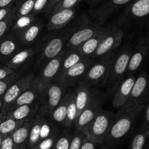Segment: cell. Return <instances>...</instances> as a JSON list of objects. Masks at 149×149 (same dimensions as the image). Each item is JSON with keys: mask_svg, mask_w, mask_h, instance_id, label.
I'll return each mask as SVG.
<instances>
[{"mask_svg": "<svg viewBox=\"0 0 149 149\" xmlns=\"http://www.w3.org/2000/svg\"><path fill=\"white\" fill-rule=\"evenodd\" d=\"M25 120H16L0 113V134L4 137L11 135Z\"/></svg>", "mask_w": 149, "mask_h": 149, "instance_id": "30", "label": "cell"}, {"mask_svg": "<svg viewBox=\"0 0 149 149\" xmlns=\"http://www.w3.org/2000/svg\"><path fill=\"white\" fill-rule=\"evenodd\" d=\"M49 0H35L31 14L37 16L43 11L45 12Z\"/></svg>", "mask_w": 149, "mask_h": 149, "instance_id": "41", "label": "cell"}, {"mask_svg": "<svg viewBox=\"0 0 149 149\" xmlns=\"http://www.w3.org/2000/svg\"><path fill=\"white\" fill-rule=\"evenodd\" d=\"M71 28L58 33H52L43 38L37 46L38 56L35 67L41 68L46 63L58 56L64 49L68 38L76 29Z\"/></svg>", "mask_w": 149, "mask_h": 149, "instance_id": "2", "label": "cell"}, {"mask_svg": "<svg viewBox=\"0 0 149 149\" xmlns=\"http://www.w3.org/2000/svg\"><path fill=\"white\" fill-rule=\"evenodd\" d=\"M148 51V43L147 39H142L132 49L128 63L127 76H132L139 69L141 64L146 57Z\"/></svg>", "mask_w": 149, "mask_h": 149, "instance_id": "15", "label": "cell"}, {"mask_svg": "<svg viewBox=\"0 0 149 149\" xmlns=\"http://www.w3.org/2000/svg\"><path fill=\"white\" fill-rule=\"evenodd\" d=\"M45 24L41 19L36 18L30 26L23 30L14 33L24 47H30L40 35Z\"/></svg>", "mask_w": 149, "mask_h": 149, "instance_id": "19", "label": "cell"}, {"mask_svg": "<svg viewBox=\"0 0 149 149\" xmlns=\"http://www.w3.org/2000/svg\"><path fill=\"white\" fill-rule=\"evenodd\" d=\"M65 51L66 49H64L58 56L46 63L41 68L39 75L35 76L34 81L40 92L46 86L56 80L59 74L61 63Z\"/></svg>", "mask_w": 149, "mask_h": 149, "instance_id": "9", "label": "cell"}, {"mask_svg": "<svg viewBox=\"0 0 149 149\" xmlns=\"http://www.w3.org/2000/svg\"><path fill=\"white\" fill-rule=\"evenodd\" d=\"M36 18H37V17L32 14H29L26 16H22V17H16L14 23L12 26L10 32V33H15L17 32L23 30V29L27 28L29 26H30Z\"/></svg>", "mask_w": 149, "mask_h": 149, "instance_id": "33", "label": "cell"}, {"mask_svg": "<svg viewBox=\"0 0 149 149\" xmlns=\"http://www.w3.org/2000/svg\"><path fill=\"white\" fill-rule=\"evenodd\" d=\"M94 60L90 58H84L78 63L74 64L73 66L70 67L65 70L63 73L60 74L57 77L56 80L62 84L69 87L74 84L77 80L79 79L81 77H84L86 71L91 65Z\"/></svg>", "mask_w": 149, "mask_h": 149, "instance_id": "12", "label": "cell"}, {"mask_svg": "<svg viewBox=\"0 0 149 149\" xmlns=\"http://www.w3.org/2000/svg\"><path fill=\"white\" fill-rule=\"evenodd\" d=\"M102 0H87V3L90 4H96L97 3L100 2Z\"/></svg>", "mask_w": 149, "mask_h": 149, "instance_id": "49", "label": "cell"}, {"mask_svg": "<svg viewBox=\"0 0 149 149\" xmlns=\"http://www.w3.org/2000/svg\"><path fill=\"white\" fill-rule=\"evenodd\" d=\"M23 48L24 47L14 33L9 32L0 38V64L7 63L16 52Z\"/></svg>", "mask_w": 149, "mask_h": 149, "instance_id": "17", "label": "cell"}, {"mask_svg": "<svg viewBox=\"0 0 149 149\" xmlns=\"http://www.w3.org/2000/svg\"><path fill=\"white\" fill-rule=\"evenodd\" d=\"M68 87L57 80L46 86L40 93L38 111L49 116L52 111L62 100L68 91Z\"/></svg>", "mask_w": 149, "mask_h": 149, "instance_id": "5", "label": "cell"}, {"mask_svg": "<svg viewBox=\"0 0 149 149\" xmlns=\"http://www.w3.org/2000/svg\"><path fill=\"white\" fill-rule=\"evenodd\" d=\"M149 135V128L146 127L141 124L138 131L135 132L131 139L128 146V149H146L148 147V141Z\"/></svg>", "mask_w": 149, "mask_h": 149, "instance_id": "29", "label": "cell"}, {"mask_svg": "<svg viewBox=\"0 0 149 149\" xmlns=\"http://www.w3.org/2000/svg\"><path fill=\"white\" fill-rule=\"evenodd\" d=\"M106 30H107V27L104 26L103 29H100L98 32H97L94 36L87 39L86 42L81 44L76 49L84 58H91L92 55L95 52L96 49L98 47L100 41L103 39V36L106 34Z\"/></svg>", "mask_w": 149, "mask_h": 149, "instance_id": "26", "label": "cell"}, {"mask_svg": "<svg viewBox=\"0 0 149 149\" xmlns=\"http://www.w3.org/2000/svg\"><path fill=\"white\" fill-rule=\"evenodd\" d=\"M95 91V90H93L92 85L86 82L84 80H82L79 83L77 88L74 90L75 103L77 109V117L89 103Z\"/></svg>", "mask_w": 149, "mask_h": 149, "instance_id": "22", "label": "cell"}, {"mask_svg": "<svg viewBox=\"0 0 149 149\" xmlns=\"http://www.w3.org/2000/svg\"><path fill=\"white\" fill-rule=\"evenodd\" d=\"M125 33L122 29L116 25H112L107 27L106 33L100 41L95 52L92 55L91 58L96 59L106 55L111 51L116 50L120 46L123 40Z\"/></svg>", "mask_w": 149, "mask_h": 149, "instance_id": "8", "label": "cell"}, {"mask_svg": "<svg viewBox=\"0 0 149 149\" xmlns=\"http://www.w3.org/2000/svg\"><path fill=\"white\" fill-rule=\"evenodd\" d=\"M40 90L38 88L37 85L33 80V83L19 95L11 103L8 105L5 109L7 110L14 109L22 105H30L39 103V97H40Z\"/></svg>", "mask_w": 149, "mask_h": 149, "instance_id": "21", "label": "cell"}, {"mask_svg": "<svg viewBox=\"0 0 149 149\" xmlns=\"http://www.w3.org/2000/svg\"><path fill=\"white\" fill-rule=\"evenodd\" d=\"M39 110V103L30 105H22L14 109H2L0 113L16 120H26L32 118Z\"/></svg>", "mask_w": 149, "mask_h": 149, "instance_id": "24", "label": "cell"}, {"mask_svg": "<svg viewBox=\"0 0 149 149\" xmlns=\"http://www.w3.org/2000/svg\"><path fill=\"white\" fill-rule=\"evenodd\" d=\"M103 27V23L94 21V23H86L79 29H76L68 38L65 45V48L66 49H76Z\"/></svg>", "mask_w": 149, "mask_h": 149, "instance_id": "11", "label": "cell"}, {"mask_svg": "<svg viewBox=\"0 0 149 149\" xmlns=\"http://www.w3.org/2000/svg\"><path fill=\"white\" fill-rule=\"evenodd\" d=\"M16 0H0V8L7 7L10 4H15Z\"/></svg>", "mask_w": 149, "mask_h": 149, "instance_id": "48", "label": "cell"}, {"mask_svg": "<svg viewBox=\"0 0 149 149\" xmlns=\"http://www.w3.org/2000/svg\"><path fill=\"white\" fill-rule=\"evenodd\" d=\"M113 119V112L102 109L87 127L85 131L86 136L97 144H103Z\"/></svg>", "mask_w": 149, "mask_h": 149, "instance_id": "6", "label": "cell"}, {"mask_svg": "<svg viewBox=\"0 0 149 149\" xmlns=\"http://www.w3.org/2000/svg\"><path fill=\"white\" fill-rule=\"evenodd\" d=\"M23 1H24V0H16L15 3V5L17 6L19 4H20V3H21Z\"/></svg>", "mask_w": 149, "mask_h": 149, "instance_id": "51", "label": "cell"}, {"mask_svg": "<svg viewBox=\"0 0 149 149\" xmlns=\"http://www.w3.org/2000/svg\"><path fill=\"white\" fill-rule=\"evenodd\" d=\"M132 49V47L130 45H125L121 48L120 50L116 52L109 77L104 84L106 86L108 92L110 94L113 95L114 93L116 87L126 77Z\"/></svg>", "mask_w": 149, "mask_h": 149, "instance_id": "3", "label": "cell"}, {"mask_svg": "<svg viewBox=\"0 0 149 149\" xmlns=\"http://www.w3.org/2000/svg\"><path fill=\"white\" fill-rule=\"evenodd\" d=\"M71 92L72 90L67 91L64 97H63L62 100L48 116L49 119L52 121V122H54L58 126H61L62 127H64V125H65L67 107H68V103L69 101L70 97H71Z\"/></svg>", "mask_w": 149, "mask_h": 149, "instance_id": "27", "label": "cell"}, {"mask_svg": "<svg viewBox=\"0 0 149 149\" xmlns=\"http://www.w3.org/2000/svg\"><path fill=\"white\" fill-rule=\"evenodd\" d=\"M96 146H97L96 143L93 142L86 136L79 149H96Z\"/></svg>", "mask_w": 149, "mask_h": 149, "instance_id": "45", "label": "cell"}, {"mask_svg": "<svg viewBox=\"0 0 149 149\" xmlns=\"http://www.w3.org/2000/svg\"><path fill=\"white\" fill-rule=\"evenodd\" d=\"M23 74H25V73L23 70H19V71L13 73L6 78L0 80V97H2L3 95L7 91V89L10 87V85L13 82H15L17 79L20 78Z\"/></svg>", "mask_w": 149, "mask_h": 149, "instance_id": "36", "label": "cell"}, {"mask_svg": "<svg viewBox=\"0 0 149 149\" xmlns=\"http://www.w3.org/2000/svg\"><path fill=\"white\" fill-rule=\"evenodd\" d=\"M83 58H84V57H83L77 49H66L63 58L58 76L63 73L65 70L69 68L70 67L73 66L79 61L82 60Z\"/></svg>", "mask_w": 149, "mask_h": 149, "instance_id": "31", "label": "cell"}, {"mask_svg": "<svg viewBox=\"0 0 149 149\" xmlns=\"http://www.w3.org/2000/svg\"><path fill=\"white\" fill-rule=\"evenodd\" d=\"M148 100V78L144 71L135 77L133 86L126 103L122 108L130 107L135 105L145 104Z\"/></svg>", "mask_w": 149, "mask_h": 149, "instance_id": "10", "label": "cell"}, {"mask_svg": "<svg viewBox=\"0 0 149 149\" xmlns=\"http://www.w3.org/2000/svg\"><path fill=\"white\" fill-rule=\"evenodd\" d=\"M132 0H108L93 12V17L95 21L103 23L109 18L113 13L127 5Z\"/></svg>", "mask_w": 149, "mask_h": 149, "instance_id": "16", "label": "cell"}, {"mask_svg": "<svg viewBox=\"0 0 149 149\" xmlns=\"http://www.w3.org/2000/svg\"><path fill=\"white\" fill-rule=\"evenodd\" d=\"M0 149H15L11 135L2 137Z\"/></svg>", "mask_w": 149, "mask_h": 149, "instance_id": "42", "label": "cell"}, {"mask_svg": "<svg viewBox=\"0 0 149 149\" xmlns=\"http://www.w3.org/2000/svg\"><path fill=\"white\" fill-rule=\"evenodd\" d=\"M31 125V118L27 119L11 134L15 149H26L29 132Z\"/></svg>", "mask_w": 149, "mask_h": 149, "instance_id": "25", "label": "cell"}, {"mask_svg": "<svg viewBox=\"0 0 149 149\" xmlns=\"http://www.w3.org/2000/svg\"><path fill=\"white\" fill-rule=\"evenodd\" d=\"M143 121L142 125L146 127L149 128V106L148 103H146L143 109Z\"/></svg>", "mask_w": 149, "mask_h": 149, "instance_id": "43", "label": "cell"}, {"mask_svg": "<svg viewBox=\"0 0 149 149\" xmlns=\"http://www.w3.org/2000/svg\"><path fill=\"white\" fill-rule=\"evenodd\" d=\"M1 140H2V136L0 134V147H1Z\"/></svg>", "mask_w": 149, "mask_h": 149, "instance_id": "52", "label": "cell"}, {"mask_svg": "<svg viewBox=\"0 0 149 149\" xmlns=\"http://www.w3.org/2000/svg\"><path fill=\"white\" fill-rule=\"evenodd\" d=\"M86 135L84 132L74 130V132L72 133V136H71L68 149H79Z\"/></svg>", "mask_w": 149, "mask_h": 149, "instance_id": "38", "label": "cell"}, {"mask_svg": "<svg viewBox=\"0 0 149 149\" xmlns=\"http://www.w3.org/2000/svg\"><path fill=\"white\" fill-rule=\"evenodd\" d=\"M35 74L33 72L23 74L19 79L10 85L2 95L3 109H5L10 103H11L19 95L26 90L33 83L35 78Z\"/></svg>", "mask_w": 149, "mask_h": 149, "instance_id": "13", "label": "cell"}, {"mask_svg": "<svg viewBox=\"0 0 149 149\" xmlns=\"http://www.w3.org/2000/svg\"><path fill=\"white\" fill-rule=\"evenodd\" d=\"M135 79V76H127L120 82L113 94L112 104L113 107L120 109L125 106L130 95Z\"/></svg>", "mask_w": 149, "mask_h": 149, "instance_id": "20", "label": "cell"}, {"mask_svg": "<svg viewBox=\"0 0 149 149\" xmlns=\"http://www.w3.org/2000/svg\"><path fill=\"white\" fill-rule=\"evenodd\" d=\"M35 0H24L16 7V17L31 14Z\"/></svg>", "mask_w": 149, "mask_h": 149, "instance_id": "37", "label": "cell"}, {"mask_svg": "<svg viewBox=\"0 0 149 149\" xmlns=\"http://www.w3.org/2000/svg\"><path fill=\"white\" fill-rule=\"evenodd\" d=\"M34 49L32 47H24L16 52L7 63L5 65L10 69L15 71L22 70V68L27 65L32 60L34 55Z\"/></svg>", "mask_w": 149, "mask_h": 149, "instance_id": "23", "label": "cell"}, {"mask_svg": "<svg viewBox=\"0 0 149 149\" xmlns=\"http://www.w3.org/2000/svg\"><path fill=\"white\" fill-rule=\"evenodd\" d=\"M146 104V103H145ZM145 104L122 108L114 116L109 133L103 144L106 149H116L132 131L135 122L142 113Z\"/></svg>", "mask_w": 149, "mask_h": 149, "instance_id": "1", "label": "cell"}, {"mask_svg": "<svg viewBox=\"0 0 149 149\" xmlns=\"http://www.w3.org/2000/svg\"><path fill=\"white\" fill-rule=\"evenodd\" d=\"M16 19V7L15 6L10 14L4 19L0 21V38L2 37L7 33H9L11 29L12 26L14 23Z\"/></svg>", "mask_w": 149, "mask_h": 149, "instance_id": "35", "label": "cell"}, {"mask_svg": "<svg viewBox=\"0 0 149 149\" xmlns=\"http://www.w3.org/2000/svg\"><path fill=\"white\" fill-rule=\"evenodd\" d=\"M72 133L73 132H70V130L65 128L60 131L55 141L54 149H68Z\"/></svg>", "mask_w": 149, "mask_h": 149, "instance_id": "34", "label": "cell"}, {"mask_svg": "<svg viewBox=\"0 0 149 149\" xmlns=\"http://www.w3.org/2000/svg\"><path fill=\"white\" fill-rule=\"evenodd\" d=\"M3 109V100L2 97H0V112Z\"/></svg>", "mask_w": 149, "mask_h": 149, "instance_id": "50", "label": "cell"}, {"mask_svg": "<svg viewBox=\"0 0 149 149\" xmlns=\"http://www.w3.org/2000/svg\"><path fill=\"white\" fill-rule=\"evenodd\" d=\"M76 12V7L53 12L49 15V18L46 24L47 29L58 31L63 29L74 18Z\"/></svg>", "mask_w": 149, "mask_h": 149, "instance_id": "18", "label": "cell"}, {"mask_svg": "<svg viewBox=\"0 0 149 149\" xmlns=\"http://www.w3.org/2000/svg\"><path fill=\"white\" fill-rule=\"evenodd\" d=\"M116 52V50L111 51L103 56L95 59L83 77V80L92 86L99 84H105Z\"/></svg>", "mask_w": 149, "mask_h": 149, "instance_id": "4", "label": "cell"}, {"mask_svg": "<svg viewBox=\"0 0 149 149\" xmlns=\"http://www.w3.org/2000/svg\"><path fill=\"white\" fill-rule=\"evenodd\" d=\"M61 1V0H49L48 1V4L47 6V8L45 10V13L46 15H49L51 14V13L52 12L53 9L56 7L57 4Z\"/></svg>", "mask_w": 149, "mask_h": 149, "instance_id": "47", "label": "cell"}, {"mask_svg": "<svg viewBox=\"0 0 149 149\" xmlns=\"http://www.w3.org/2000/svg\"><path fill=\"white\" fill-rule=\"evenodd\" d=\"M81 1V0H61V1L57 4L56 7L53 9L52 13L58 11V10H64V9L74 8Z\"/></svg>", "mask_w": 149, "mask_h": 149, "instance_id": "40", "label": "cell"}, {"mask_svg": "<svg viewBox=\"0 0 149 149\" xmlns=\"http://www.w3.org/2000/svg\"><path fill=\"white\" fill-rule=\"evenodd\" d=\"M15 6V4H12L7 6V7L0 8V21L4 20V19L10 14V13L13 10V9L14 8Z\"/></svg>", "mask_w": 149, "mask_h": 149, "instance_id": "46", "label": "cell"}, {"mask_svg": "<svg viewBox=\"0 0 149 149\" xmlns=\"http://www.w3.org/2000/svg\"><path fill=\"white\" fill-rule=\"evenodd\" d=\"M43 116L44 114L38 111L31 118V125L29 141H28L26 149H32L39 141L41 126H42V121Z\"/></svg>", "mask_w": 149, "mask_h": 149, "instance_id": "28", "label": "cell"}, {"mask_svg": "<svg viewBox=\"0 0 149 149\" xmlns=\"http://www.w3.org/2000/svg\"><path fill=\"white\" fill-rule=\"evenodd\" d=\"M103 97L97 91H95L89 103L77 117L74 126V130L81 131L85 133L86 130L90 122L103 109Z\"/></svg>", "mask_w": 149, "mask_h": 149, "instance_id": "7", "label": "cell"}, {"mask_svg": "<svg viewBox=\"0 0 149 149\" xmlns=\"http://www.w3.org/2000/svg\"><path fill=\"white\" fill-rule=\"evenodd\" d=\"M149 13V0H132L122 15L120 20L123 23H131L141 20Z\"/></svg>", "mask_w": 149, "mask_h": 149, "instance_id": "14", "label": "cell"}, {"mask_svg": "<svg viewBox=\"0 0 149 149\" xmlns=\"http://www.w3.org/2000/svg\"><path fill=\"white\" fill-rule=\"evenodd\" d=\"M14 72L15 71L9 68L5 64H0V80L6 78Z\"/></svg>", "mask_w": 149, "mask_h": 149, "instance_id": "44", "label": "cell"}, {"mask_svg": "<svg viewBox=\"0 0 149 149\" xmlns=\"http://www.w3.org/2000/svg\"><path fill=\"white\" fill-rule=\"evenodd\" d=\"M77 119V109L75 103V95H74V90H72L71 97H70L69 101H68V103L66 118H65V125H64L63 128L71 130V128L74 127V124H75Z\"/></svg>", "mask_w": 149, "mask_h": 149, "instance_id": "32", "label": "cell"}, {"mask_svg": "<svg viewBox=\"0 0 149 149\" xmlns=\"http://www.w3.org/2000/svg\"><path fill=\"white\" fill-rule=\"evenodd\" d=\"M58 134L39 141L38 143L32 149H54L55 141H56Z\"/></svg>", "mask_w": 149, "mask_h": 149, "instance_id": "39", "label": "cell"}]
</instances>
